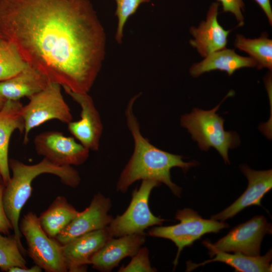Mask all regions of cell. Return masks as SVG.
<instances>
[{"label":"cell","instance_id":"cell-1","mask_svg":"<svg viewBox=\"0 0 272 272\" xmlns=\"http://www.w3.org/2000/svg\"><path fill=\"white\" fill-rule=\"evenodd\" d=\"M0 32L49 82L75 92H89L105 57L89 0H0Z\"/></svg>","mask_w":272,"mask_h":272},{"label":"cell","instance_id":"cell-2","mask_svg":"<svg viewBox=\"0 0 272 272\" xmlns=\"http://www.w3.org/2000/svg\"><path fill=\"white\" fill-rule=\"evenodd\" d=\"M139 96L135 95L130 99L125 110L126 124L134 141V149L120 174L116 185V191L124 193L135 181L152 180L165 184L173 194L180 197L182 189L172 182L170 170L177 167L186 172L190 168L196 165L197 162H184L182 156L156 147L142 135L133 111L134 103Z\"/></svg>","mask_w":272,"mask_h":272},{"label":"cell","instance_id":"cell-3","mask_svg":"<svg viewBox=\"0 0 272 272\" xmlns=\"http://www.w3.org/2000/svg\"><path fill=\"white\" fill-rule=\"evenodd\" d=\"M9 164L12 175L5 185L4 206L14 231V236L21 252L24 254L26 250L21 243L19 221L21 212L31 196L33 180L40 174H51L59 177L65 185L75 188L80 184L81 177L79 172L72 166H59L45 158L33 165L25 164L15 159L10 160Z\"/></svg>","mask_w":272,"mask_h":272},{"label":"cell","instance_id":"cell-4","mask_svg":"<svg viewBox=\"0 0 272 272\" xmlns=\"http://www.w3.org/2000/svg\"><path fill=\"white\" fill-rule=\"evenodd\" d=\"M221 103L209 110L194 108L189 114L181 116L180 123L197 142L199 148L208 151L213 147L219 153L226 164H230L228 151L240 144L236 132L227 131L224 128V119L217 114Z\"/></svg>","mask_w":272,"mask_h":272},{"label":"cell","instance_id":"cell-5","mask_svg":"<svg viewBox=\"0 0 272 272\" xmlns=\"http://www.w3.org/2000/svg\"><path fill=\"white\" fill-rule=\"evenodd\" d=\"M161 184L155 180H142L140 187L132 191L130 203L125 211L113 218L106 227L112 237L144 234V231L148 228L162 224L165 220L155 216L149 204L151 191Z\"/></svg>","mask_w":272,"mask_h":272},{"label":"cell","instance_id":"cell-6","mask_svg":"<svg viewBox=\"0 0 272 272\" xmlns=\"http://www.w3.org/2000/svg\"><path fill=\"white\" fill-rule=\"evenodd\" d=\"M19 229L26 241L27 254L35 264L46 272L68 271L62 245L46 234L35 213L29 212L23 216Z\"/></svg>","mask_w":272,"mask_h":272},{"label":"cell","instance_id":"cell-7","mask_svg":"<svg viewBox=\"0 0 272 272\" xmlns=\"http://www.w3.org/2000/svg\"><path fill=\"white\" fill-rule=\"evenodd\" d=\"M175 218L179 221L178 224L156 226L148 232V234L152 237L167 239L175 244L177 252L173 261L175 267L178 263L180 252L185 247L190 246L206 234L217 233L221 230L229 227L224 222L203 219L197 212L189 208L178 210Z\"/></svg>","mask_w":272,"mask_h":272},{"label":"cell","instance_id":"cell-8","mask_svg":"<svg viewBox=\"0 0 272 272\" xmlns=\"http://www.w3.org/2000/svg\"><path fill=\"white\" fill-rule=\"evenodd\" d=\"M61 87L57 83L49 82L43 90L29 97L28 103L23 106L24 144L29 141L30 131L47 121L56 119L67 124L73 120L70 108L61 94Z\"/></svg>","mask_w":272,"mask_h":272},{"label":"cell","instance_id":"cell-9","mask_svg":"<svg viewBox=\"0 0 272 272\" xmlns=\"http://www.w3.org/2000/svg\"><path fill=\"white\" fill-rule=\"evenodd\" d=\"M37 153L59 166H79L89 156L90 150L74 138L58 131L42 132L34 139Z\"/></svg>","mask_w":272,"mask_h":272},{"label":"cell","instance_id":"cell-10","mask_svg":"<svg viewBox=\"0 0 272 272\" xmlns=\"http://www.w3.org/2000/svg\"><path fill=\"white\" fill-rule=\"evenodd\" d=\"M271 232V224L267 219L263 216H256L236 226L226 236L212 244L221 251L258 256L264 236Z\"/></svg>","mask_w":272,"mask_h":272},{"label":"cell","instance_id":"cell-11","mask_svg":"<svg viewBox=\"0 0 272 272\" xmlns=\"http://www.w3.org/2000/svg\"><path fill=\"white\" fill-rule=\"evenodd\" d=\"M111 199L101 193L95 194L89 206L55 237L62 245L87 233L106 228L113 218L109 215Z\"/></svg>","mask_w":272,"mask_h":272},{"label":"cell","instance_id":"cell-12","mask_svg":"<svg viewBox=\"0 0 272 272\" xmlns=\"http://www.w3.org/2000/svg\"><path fill=\"white\" fill-rule=\"evenodd\" d=\"M64 90L81 108V119L67 123L68 130L90 151L98 150L103 128L92 98L88 93L75 92L65 88Z\"/></svg>","mask_w":272,"mask_h":272},{"label":"cell","instance_id":"cell-13","mask_svg":"<svg viewBox=\"0 0 272 272\" xmlns=\"http://www.w3.org/2000/svg\"><path fill=\"white\" fill-rule=\"evenodd\" d=\"M240 169L248 179L247 188L242 195L232 205L211 219L224 222L233 218L245 208L251 206H261L263 196L272 188V170L257 171L247 165L240 166Z\"/></svg>","mask_w":272,"mask_h":272},{"label":"cell","instance_id":"cell-14","mask_svg":"<svg viewBox=\"0 0 272 272\" xmlns=\"http://www.w3.org/2000/svg\"><path fill=\"white\" fill-rule=\"evenodd\" d=\"M112 237L106 228L92 231L62 245L68 271H86L92 257Z\"/></svg>","mask_w":272,"mask_h":272},{"label":"cell","instance_id":"cell-15","mask_svg":"<svg viewBox=\"0 0 272 272\" xmlns=\"http://www.w3.org/2000/svg\"><path fill=\"white\" fill-rule=\"evenodd\" d=\"M220 4L213 3L210 6L206 20L201 22L197 28L192 27L190 32L194 39L190 44L196 48L202 57L224 49L230 30L224 29L218 20Z\"/></svg>","mask_w":272,"mask_h":272},{"label":"cell","instance_id":"cell-16","mask_svg":"<svg viewBox=\"0 0 272 272\" xmlns=\"http://www.w3.org/2000/svg\"><path fill=\"white\" fill-rule=\"evenodd\" d=\"M146 240L145 234L127 235L111 238L92 257V267L102 272H109L127 257H132Z\"/></svg>","mask_w":272,"mask_h":272},{"label":"cell","instance_id":"cell-17","mask_svg":"<svg viewBox=\"0 0 272 272\" xmlns=\"http://www.w3.org/2000/svg\"><path fill=\"white\" fill-rule=\"evenodd\" d=\"M202 244L209 250V254L214 258L201 263H193L188 262L186 263V271L192 270L197 267L203 266L212 262L219 261L224 262L238 272H269L271 271V250H269L263 256H249L240 253L234 252L229 254L215 249L212 243L208 241H204Z\"/></svg>","mask_w":272,"mask_h":272},{"label":"cell","instance_id":"cell-18","mask_svg":"<svg viewBox=\"0 0 272 272\" xmlns=\"http://www.w3.org/2000/svg\"><path fill=\"white\" fill-rule=\"evenodd\" d=\"M23 106L20 100H7L0 110V174L5 185L11 178L8 150L11 135L16 130L24 131Z\"/></svg>","mask_w":272,"mask_h":272},{"label":"cell","instance_id":"cell-19","mask_svg":"<svg viewBox=\"0 0 272 272\" xmlns=\"http://www.w3.org/2000/svg\"><path fill=\"white\" fill-rule=\"evenodd\" d=\"M49 82L34 67L27 64L14 76L0 82V95L7 100L28 98L43 90Z\"/></svg>","mask_w":272,"mask_h":272},{"label":"cell","instance_id":"cell-20","mask_svg":"<svg viewBox=\"0 0 272 272\" xmlns=\"http://www.w3.org/2000/svg\"><path fill=\"white\" fill-rule=\"evenodd\" d=\"M257 63L250 57L237 54L233 49L224 48L213 52L199 62L194 63L189 73L194 77L214 70H220L232 75L236 71L243 67H257Z\"/></svg>","mask_w":272,"mask_h":272},{"label":"cell","instance_id":"cell-21","mask_svg":"<svg viewBox=\"0 0 272 272\" xmlns=\"http://www.w3.org/2000/svg\"><path fill=\"white\" fill-rule=\"evenodd\" d=\"M79 213L64 196L59 195L38 218L46 234L55 238Z\"/></svg>","mask_w":272,"mask_h":272},{"label":"cell","instance_id":"cell-22","mask_svg":"<svg viewBox=\"0 0 272 272\" xmlns=\"http://www.w3.org/2000/svg\"><path fill=\"white\" fill-rule=\"evenodd\" d=\"M234 46L248 53L257 63L258 69H272V40L265 35L258 38H247L237 34Z\"/></svg>","mask_w":272,"mask_h":272},{"label":"cell","instance_id":"cell-23","mask_svg":"<svg viewBox=\"0 0 272 272\" xmlns=\"http://www.w3.org/2000/svg\"><path fill=\"white\" fill-rule=\"evenodd\" d=\"M27 65L16 45L0 32V82L17 75Z\"/></svg>","mask_w":272,"mask_h":272},{"label":"cell","instance_id":"cell-24","mask_svg":"<svg viewBox=\"0 0 272 272\" xmlns=\"http://www.w3.org/2000/svg\"><path fill=\"white\" fill-rule=\"evenodd\" d=\"M17 241L13 236L7 237L0 233V269L9 271L13 267H27Z\"/></svg>","mask_w":272,"mask_h":272},{"label":"cell","instance_id":"cell-25","mask_svg":"<svg viewBox=\"0 0 272 272\" xmlns=\"http://www.w3.org/2000/svg\"><path fill=\"white\" fill-rule=\"evenodd\" d=\"M116 4L115 12L118 24L115 34V40L121 43L123 37V30L128 18L137 11L143 3H149L150 0H114Z\"/></svg>","mask_w":272,"mask_h":272},{"label":"cell","instance_id":"cell-26","mask_svg":"<svg viewBox=\"0 0 272 272\" xmlns=\"http://www.w3.org/2000/svg\"><path fill=\"white\" fill-rule=\"evenodd\" d=\"M156 269L150 263L149 250L146 247H141L125 266H121L119 272H154Z\"/></svg>","mask_w":272,"mask_h":272},{"label":"cell","instance_id":"cell-27","mask_svg":"<svg viewBox=\"0 0 272 272\" xmlns=\"http://www.w3.org/2000/svg\"><path fill=\"white\" fill-rule=\"evenodd\" d=\"M223 7V11L232 13L235 17L240 26L244 24V17L242 11L244 4L243 0H217Z\"/></svg>","mask_w":272,"mask_h":272},{"label":"cell","instance_id":"cell-28","mask_svg":"<svg viewBox=\"0 0 272 272\" xmlns=\"http://www.w3.org/2000/svg\"><path fill=\"white\" fill-rule=\"evenodd\" d=\"M5 187L4 184H0V233L8 234L13 228L6 214L4 206L3 194Z\"/></svg>","mask_w":272,"mask_h":272},{"label":"cell","instance_id":"cell-29","mask_svg":"<svg viewBox=\"0 0 272 272\" xmlns=\"http://www.w3.org/2000/svg\"><path fill=\"white\" fill-rule=\"evenodd\" d=\"M265 13L269 24H272V9L270 0H254Z\"/></svg>","mask_w":272,"mask_h":272},{"label":"cell","instance_id":"cell-30","mask_svg":"<svg viewBox=\"0 0 272 272\" xmlns=\"http://www.w3.org/2000/svg\"><path fill=\"white\" fill-rule=\"evenodd\" d=\"M42 268L38 265L35 264L30 268L20 267H13L10 268L9 270V272H41L42 271Z\"/></svg>","mask_w":272,"mask_h":272},{"label":"cell","instance_id":"cell-31","mask_svg":"<svg viewBox=\"0 0 272 272\" xmlns=\"http://www.w3.org/2000/svg\"><path fill=\"white\" fill-rule=\"evenodd\" d=\"M6 101L7 100L0 95V110L3 108Z\"/></svg>","mask_w":272,"mask_h":272},{"label":"cell","instance_id":"cell-32","mask_svg":"<svg viewBox=\"0 0 272 272\" xmlns=\"http://www.w3.org/2000/svg\"><path fill=\"white\" fill-rule=\"evenodd\" d=\"M0 184H4L1 174H0Z\"/></svg>","mask_w":272,"mask_h":272}]
</instances>
